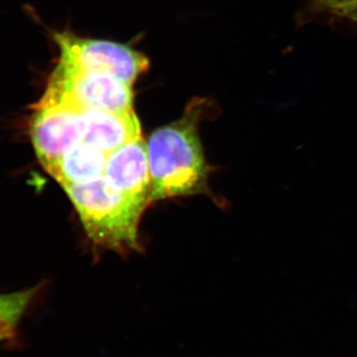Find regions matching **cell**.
<instances>
[{
    "label": "cell",
    "instance_id": "ba28073f",
    "mask_svg": "<svg viewBox=\"0 0 357 357\" xmlns=\"http://www.w3.org/2000/svg\"><path fill=\"white\" fill-rule=\"evenodd\" d=\"M107 160V154L86 143H77L49 174L62 187L81 184L103 176Z\"/></svg>",
    "mask_w": 357,
    "mask_h": 357
},
{
    "label": "cell",
    "instance_id": "30bf717a",
    "mask_svg": "<svg viewBox=\"0 0 357 357\" xmlns=\"http://www.w3.org/2000/svg\"><path fill=\"white\" fill-rule=\"evenodd\" d=\"M356 0H314V7L319 11L335 14L338 9Z\"/></svg>",
    "mask_w": 357,
    "mask_h": 357
},
{
    "label": "cell",
    "instance_id": "7a4b0ae2",
    "mask_svg": "<svg viewBox=\"0 0 357 357\" xmlns=\"http://www.w3.org/2000/svg\"><path fill=\"white\" fill-rule=\"evenodd\" d=\"M63 189L93 243L119 252L139 248L138 225L148 204L116 191L103 176Z\"/></svg>",
    "mask_w": 357,
    "mask_h": 357
},
{
    "label": "cell",
    "instance_id": "5b68a950",
    "mask_svg": "<svg viewBox=\"0 0 357 357\" xmlns=\"http://www.w3.org/2000/svg\"><path fill=\"white\" fill-rule=\"evenodd\" d=\"M58 62L73 69L102 72L133 84L149 69V60L128 45L107 40L82 38L68 31L54 33Z\"/></svg>",
    "mask_w": 357,
    "mask_h": 357
},
{
    "label": "cell",
    "instance_id": "6da1fadb",
    "mask_svg": "<svg viewBox=\"0 0 357 357\" xmlns=\"http://www.w3.org/2000/svg\"><path fill=\"white\" fill-rule=\"evenodd\" d=\"M206 107V98H194L178 121L150 135L149 202L208 192V167L199 134Z\"/></svg>",
    "mask_w": 357,
    "mask_h": 357
},
{
    "label": "cell",
    "instance_id": "3957f363",
    "mask_svg": "<svg viewBox=\"0 0 357 357\" xmlns=\"http://www.w3.org/2000/svg\"><path fill=\"white\" fill-rule=\"evenodd\" d=\"M132 86L107 73L73 69L58 62L44 95L84 109L128 114L134 112Z\"/></svg>",
    "mask_w": 357,
    "mask_h": 357
},
{
    "label": "cell",
    "instance_id": "52a82bcc",
    "mask_svg": "<svg viewBox=\"0 0 357 357\" xmlns=\"http://www.w3.org/2000/svg\"><path fill=\"white\" fill-rule=\"evenodd\" d=\"M139 136L140 123L135 112L112 114L89 110L88 126L83 142L103 153H112Z\"/></svg>",
    "mask_w": 357,
    "mask_h": 357
},
{
    "label": "cell",
    "instance_id": "8992f818",
    "mask_svg": "<svg viewBox=\"0 0 357 357\" xmlns=\"http://www.w3.org/2000/svg\"><path fill=\"white\" fill-rule=\"evenodd\" d=\"M103 177L116 191L149 204L150 170L147 142L139 136L107 155Z\"/></svg>",
    "mask_w": 357,
    "mask_h": 357
},
{
    "label": "cell",
    "instance_id": "9c48e42d",
    "mask_svg": "<svg viewBox=\"0 0 357 357\" xmlns=\"http://www.w3.org/2000/svg\"><path fill=\"white\" fill-rule=\"evenodd\" d=\"M40 289L36 286L15 292L0 293V344L17 340L21 321Z\"/></svg>",
    "mask_w": 357,
    "mask_h": 357
},
{
    "label": "cell",
    "instance_id": "277c9868",
    "mask_svg": "<svg viewBox=\"0 0 357 357\" xmlns=\"http://www.w3.org/2000/svg\"><path fill=\"white\" fill-rule=\"evenodd\" d=\"M29 134L40 163L50 173L68 151L83 142L89 110L43 95L32 107Z\"/></svg>",
    "mask_w": 357,
    "mask_h": 357
},
{
    "label": "cell",
    "instance_id": "8fae6325",
    "mask_svg": "<svg viewBox=\"0 0 357 357\" xmlns=\"http://www.w3.org/2000/svg\"><path fill=\"white\" fill-rule=\"evenodd\" d=\"M333 15L357 22V0L338 9Z\"/></svg>",
    "mask_w": 357,
    "mask_h": 357
}]
</instances>
